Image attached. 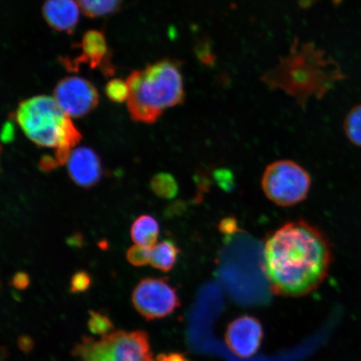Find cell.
<instances>
[{"instance_id":"1","label":"cell","mask_w":361,"mask_h":361,"mask_svg":"<svg viewBox=\"0 0 361 361\" xmlns=\"http://www.w3.org/2000/svg\"><path fill=\"white\" fill-rule=\"evenodd\" d=\"M331 262V243L322 230L297 220L283 224L266 238L262 264L275 295L300 297L324 282Z\"/></svg>"},{"instance_id":"2","label":"cell","mask_w":361,"mask_h":361,"mask_svg":"<svg viewBox=\"0 0 361 361\" xmlns=\"http://www.w3.org/2000/svg\"><path fill=\"white\" fill-rule=\"evenodd\" d=\"M126 82L130 116L139 123H154L166 109L184 101L182 72L178 63L169 59L134 71Z\"/></svg>"},{"instance_id":"3","label":"cell","mask_w":361,"mask_h":361,"mask_svg":"<svg viewBox=\"0 0 361 361\" xmlns=\"http://www.w3.org/2000/svg\"><path fill=\"white\" fill-rule=\"evenodd\" d=\"M16 120L31 141L43 147H56L55 158L64 165L78 145L81 134L55 98L36 96L20 103Z\"/></svg>"},{"instance_id":"4","label":"cell","mask_w":361,"mask_h":361,"mask_svg":"<svg viewBox=\"0 0 361 361\" xmlns=\"http://www.w3.org/2000/svg\"><path fill=\"white\" fill-rule=\"evenodd\" d=\"M150 348L147 333L119 331L99 341L84 338L74 355L80 361H157Z\"/></svg>"},{"instance_id":"5","label":"cell","mask_w":361,"mask_h":361,"mask_svg":"<svg viewBox=\"0 0 361 361\" xmlns=\"http://www.w3.org/2000/svg\"><path fill=\"white\" fill-rule=\"evenodd\" d=\"M261 184L265 196L274 204L291 207L306 200L312 179L297 162L279 160L266 168Z\"/></svg>"},{"instance_id":"6","label":"cell","mask_w":361,"mask_h":361,"mask_svg":"<svg viewBox=\"0 0 361 361\" xmlns=\"http://www.w3.org/2000/svg\"><path fill=\"white\" fill-rule=\"evenodd\" d=\"M135 309L142 317L151 320L166 317L180 306L175 288L164 279H142L133 293Z\"/></svg>"},{"instance_id":"7","label":"cell","mask_w":361,"mask_h":361,"mask_svg":"<svg viewBox=\"0 0 361 361\" xmlns=\"http://www.w3.org/2000/svg\"><path fill=\"white\" fill-rule=\"evenodd\" d=\"M54 98L67 116L75 118L89 114L99 102L96 87L78 76H69L59 81L54 90Z\"/></svg>"},{"instance_id":"8","label":"cell","mask_w":361,"mask_h":361,"mask_svg":"<svg viewBox=\"0 0 361 361\" xmlns=\"http://www.w3.org/2000/svg\"><path fill=\"white\" fill-rule=\"evenodd\" d=\"M263 336V327L259 320L245 315L228 324L225 342L238 357L250 358L259 350Z\"/></svg>"},{"instance_id":"9","label":"cell","mask_w":361,"mask_h":361,"mask_svg":"<svg viewBox=\"0 0 361 361\" xmlns=\"http://www.w3.org/2000/svg\"><path fill=\"white\" fill-rule=\"evenodd\" d=\"M67 170L73 182L85 188L94 186L102 177L100 158L90 147L72 151L67 161Z\"/></svg>"},{"instance_id":"10","label":"cell","mask_w":361,"mask_h":361,"mask_svg":"<svg viewBox=\"0 0 361 361\" xmlns=\"http://www.w3.org/2000/svg\"><path fill=\"white\" fill-rule=\"evenodd\" d=\"M42 13L47 24L61 32H73L79 22V4L76 0H45Z\"/></svg>"},{"instance_id":"11","label":"cell","mask_w":361,"mask_h":361,"mask_svg":"<svg viewBox=\"0 0 361 361\" xmlns=\"http://www.w3.org/2000/svg\"><path fill=\"white\" fill-rule=\"evenodd\" d=\"M82 55L78 58L79 63H87L92 69H96L107 61V43L105 36L98 30H89L81 40Z\"/></svg>"},{"instance_id":"12","label":"cell","mask_w":361,"mask_h":361,"mask_svg":"<svg viewBox=\"0 0 361 361\" xmlns=\"http://www.w3.org/2000/svg\"><path fill=\"white\" fill-rule=\"evenodd\" d=\"M130 235L137 245L152 248L157 245L159 236V225L150 215L140 216L134 221Z\"/></svg>"},{"instance_id":"13","label":"cell","mask_w":361,"mask_h":361,"mask_svg":"<svg viewBox=\"0 0 361 361\" xmlns=\"http://www.w3.org/2000/svg\"><path fill=\"white\" fill-rule=\"evenodd\" d=\"M179 254L180 250L173 241L164 240L151 248L150 264L155 269L169 272L174 267Z\"/></svg>"},{"instance_id":"14","label":"cell","mask_w":361,"mask_h":361,"mask_svg":"<svg viewBox=\"0 0 361 361\" xmlns=\"http://www.w3.org/2000/svg\"><path fill=\"white\" fill-rule=\"evenodd\" d=\"M81 11L90 18H97L120 10L123 0H76Z\"/></svg>"},{"instance_id":"15","label":"cell","mask_w":361,"mask_h":361,"mask_svg":"<svg viewBox=\"0 0 361 361\" xmlns=\"http://www.w3.org/2000/svg\"><path fill=\"white\" fill-rule=\"evenodd\" d=\"M150 187L157 196L171 200L177 195L178 186L175 178L169 173H158L151 180Z\"/></svg>"},{"instance_id":"16","label":"cell","mask_w":361,"mask_h":361,"mask_svg":"<svg viewBox=\"0 0 361 361\" xmlns=\"http://www.w3.org/2000/svg\"><path fill=\"white\" fill-rule=\"evenodd\" d=\"M344 132L354 146L361 147V104L354 106L346 115Z\"/></svg>"},{"instance_id":"17","label":"cell","mask_w":361,"mask_h":361,"mask_svg":"<svg viewBox=\"0 0 361 361\" xmlns=\"http://www.w3.org/2000/svg\"><path fill=\"white\" fill-rule=\"evenodd\" d=\"M87 326L90 332L102 337L110 334L114 328L111 319L106 315L94 312V311H90Z\"/></svg>"},{"instance_id":"18","label":"cell","mask_w":361,"mask_h":361,"mask_svg":"<svg viewBox=\"0 0 361 361\" xmlns=\"http://www.w3.org/2000/svg\"><path fill=\"white\" fill-rule=\"evenodd\" d=\"M105 92L107 97L116 103L128 101L130 94L128 82L121 79L110 80L106 85Z\"/></svg>"},{"instance_id":"19","label":"cell","mask_w":361,"mask_h":361,"mask_svg":"<svg viewBox=\"0 0 361 361\" xmlns=\"http://www.w3.org/2000/svg\"><path fill=\"white\" fill-rule=\"evenodd\" d=\"M126 259L135 267H141L150 264L151 248L135 245L126 252Z\"/></svg>"},{"instance_id":"20","label":"cell","mask_w":361,"mask_h":361,"mask_svg":"<svg viewBox=\"0 0 361 361\" xmlns=\"http://www.w3.org/2000/svg\"><path fill=\"white\" fill-rule=\"evenodd\" d=\"M92 283L90 275L84 271H79L72 276L71 290L73 293H82L88 290Z\"/></svg>"},{"instance_id":"21","label":"cell","mask_w":361,"mask_h":361,"mask_svg":"<svg viewBox=\"0 0 361 361\" xmlns=\"http://www.w3.org/2000/svg\"><path fill=\"white\" fill-rule=\"evenodd\" d=\"M29 275L24 272L17 273L13 278V286L18 290H25L30 284Z\"/></svg>"},{"instance_id":"22","label":"cell","mask_w":361,"mask_h":361,"mask_svg":"<svg viewBox=\"0 0 361 361\" xmlns=\"http://www.w3.org/2000/svg\"><path fill=\"white\" fill-rule=\"evenodd\" d=\"M59 166L56 158L49 156H44L39 161V169H42L44 173L52 171Z\"/></svg>"},{"instance_id":"23","label":"cell","mask_w":361,"mask_h":361,"mask_svg":"<svg viewBox=\"0 0 361 361\" xmlns=\"http://www.w3.org/2000/svg\"><path fill=\"white\" fill-rule=\"evenodd\" d=\"M1 138L2 142L6 143L13 142V138H15V128H13V123H10V121H7L4 125Z\"/></svg>"},{"instance_id":"24","label":"cell","mask_w":361,"mask_h":361,"mask_svg":"<svg viewBox=\"0 0 361 361\" xmlns=\"http://www.w3.org/2000/svg\"><path fill=\"white\" fill-rule=\"evenodd\" d=\"M157 361H191L187 356L183 354L171 353L168 355H160L158 356Z\"/></svg>"},{"instance_id":"25","label":"cell","mask_w":361,"mask_h":361,"mask_svg":"<svg viewBox=\"0 0 361 361\" xmlns=\"http://www.w3.org/2000/svg\"><path fill=\"white\" fill-rule=\"evenodd\" d=\"M19 346L23 351L28 352L32 349L33 342L29 337L23 336L20 338Z\"/></svg>"}]
</instances>
